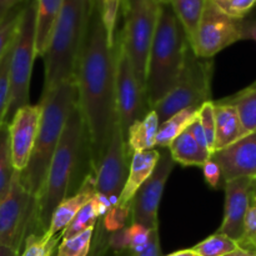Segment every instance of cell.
Returning a JSON list of instances; mask_svg holds the SVG:
<instances>
[{
  "label": "cell",
  "instance_id": "1",
  "mask_svg": "<svg viewBox=\"0 0 256 256\" xmlns=\"http://www.w3.org/2000/svg\"><path fill=\"white\" fill-rule=\"evenodd\" d=\"M115 48L108 45L99 0H90V12L78 60L75 82L78 105L89 142L90 164L98 169L116 122Z\"/></svg>",
  "mask_w": 256,
  "mask_h": 256
},
{
  "label": "cell",
  "instance_id": "2",
  "mask_svg": "<svg viewBox=\"0 0 256 256\" xmlns=\"http://www.w3.org/2000/svg\"><path fill=\"white\" fill-rule=\"evenodd\" d=\"M189 46L184 29L172 6L162 2L145 76L149 109H154L178 84Z\"/></svg>",
  "mask_w": 256,
  "mask_h": 256
},
{
  "label": "cell",
  "instance_id": "3",
  "mask_svg": "<svg viewBox=\"0 0 256 256\" xmlns=\"http://www.w3.org/2000/svg\"><path fill=\"white\" fill-rule=\"evenodd\" d=\"M76 102L78 88L75 79L62 82L52 92L42 94L39 132L29 162L24 172H20L22 185L35 202L44 186L50 162L59 145L70 112Z\"/></svg>",
  "mask_w": 256,
  "mask_h": 256
},
{
  "label": "cell",
  "instance_id": "4",
  "mask_svg": "<svg viewBox=\"0 0 256 256\" xmlns=\"http://www.w3.org/2000/svg\"><path fill=\"white\" fill-rule=\"evenodd\" d=\"M86 142L84 120L76 102L70 112L59 145L50 162L44 186L35 202L34 222L39 229V234L46 232L52 212L68 198Z\"/></svg>",
  "mask_w": 256,
  "mask_h": 256
},
{
  "label": "cell",
  "instance_id": "5",
  "mask_svg": "<svg viewBox=\"0 0 256 256\" xmlns=\"http://www.w3.org/2000/svg\"><path fill=\"white\" fill-rule=\"evenodd\" d=\"M90 0H64L44 55L45 82L42 94L75 79L80 49L86 29Z\"/></svg>",
  "mask_w": 256,
  "mask_h": 256
},
{
  "label": "cell",
  "instance_id": "6",
  "mask_svg": "<svg viewBox=\"0 0 256 256\" xmlns=\"http://www.w3.org/2000/svg\"><path fill=\"white\" fill-rule=\"evenodd\" d=\"M156 0H122L124 26L118 40L129 56L138 82L145 90L150 46L159 16Z\"/></svg>",
  "mask_w": 256,
  "mask_h": 256
},
{
  "label": "cell",
  "instance_id": "7",
  "mask_svg": "<svg viewBox=\"0 0 256 256\" xmlns=\"http://www.w3.org/2000/svg\"><path fill=\"white\" fill-rule=\"evenodd\" d=\"M36 4L28 0L22 9L19 29L12 45L10 62V94L5 122H9L20 108L29 104V86L32 64L36 56L35 48Z\"/></svg>",
  "mask_w": 256,
  "mask_h": 256
},
{
  "label": "cell",
  "instance_id": "8",
  "mask_svg": "<svg viewBox=\"0 0 256 256\" xmlns=\"http://www.w3.org/2000/svg\"><path fill=\"white\" fill-rule=\"evenodd\" d=\"M212 62L195 55L189 46L179 82L174 89L154 108L162 122L186 108H200L212 98Z\"/></svg>",
  "mask_w": 256,
  "mask_h": 256
},
{
  "label": "cell",
  "instance_id": "9",
  "mask_svg": "<svg viewBox=\"0 0 256 256\" xmlns=\"http://www.w3.org/2000/svg\"><path fill=\"white\" fill-rule=\"evenodd\" d=\"M35 200L20 180V172H14L8 194L0 200V245L22 252L28 229L34 222Z\"/></svg>",
  "mask_w": 256,
  "mask_h": 256
},
{
  "label": "cell",
  "instance_id": "10",
  "mask_svg": "<svg viewBox=\"0 0 256 256\" xmlns=\"http://www.w3.org/2000/svg\"><path fill=\"white\" fill-rule=\"evenodd\" d=\"M146 94L135 75L129 56L116 39L115 59V109L122 138L136 120L146 115Z\"/></svg>",
  "mask_w": 256,
  "mask_h": 256
},
{
  "label": "cell",
  "instance_id": "11",
  "mask_svg": "<svg viewBox=\"0 0 256 256\" xmlns=\"http://www.w3.org/2000/svg\"><path fill=\"white\" fill-rule=\"evenodd\" d=\"M242 22L225 14L214 0H208L192 52L198 58L212 59L225 48L244 39Z\"/></svg>",
  "mask_w": 256,
  "mask_h": 256
},
{
  "label": "cell",
  "instance_id": "12",
  "mask_svg": "<svg viewBox=\"0 0 256 256\" xmlns=\"http://www.w3.org/2000/svg\"><path fill=\"white\" fill-rule=\"evenodd\" d=\"M128 152L119 122H115L112 139L105 154L95 170L96 192L108 198L112 206L118 205L128 176Z\"/></svg>",
  "mask_w": 256,
  "mask_h": 256
},
{
  "label": "cell",
  "instance_id": "13",
  "mask_svg": "<svg viewBox=\"0 0 256 256\" xmlns=\"http://www.w3.org/2000/svg\"><path fill=\"white\" fill-rule=\"evenodd\" d=\"M174 160L169 152H160L159 160L149 179L140 186L132 202V222L148 229L158 226V212L162 202L165 184L174 168Z\"/></svg>",
  "mask_w": 256,
  "mask_h": 256
},
{
  "label": "cell",
  "instance_id": "14",
  "mask_svg": "<svg viewBox=\"0 0 256 256\" xmlns=\"http://www.w3.org/2000/svg\"><path fill=\"white\" fill-rule=\"evenodd\" d=\"M42 104L20 108L8 122L10 154L15 172H24L32 156L42 120Z\"/></svg>",
  "mask_w": 256,
  "mask_h": 256
},
{
  "label": "cell",
  "instance_id": "15",
  "mask_svg": "<svg viewBox=\"0 0 256 256\" xmlns=\"http://www.w3.org/2000/svg\"><path fill=\"white\" fill-rule=\"evenodd\" d=\"M252 178H239L225 182L224 220L218 232L236 242L242 239L245 219L252 206Z\"/></svg>",
  "mask_w": 256,
  "mask_h": 256
},
{
  "label": "cell",
  "instance_id": "16",
  "mask_svg": "<svg viewBox=\"0 0 256 256\" xmlns=\"http://www.w3.org/2000/svg\"><path fill=\"white\" fill-rule=\"evenodd\" d=\"M212 159L219 165L225 182L256 176V132L242 138L225 149L218 150Z\"/></svg>",
  "mask_w": 256,
  "mask_h": 256
},
{
  "label": "cell",
  "instance_id": "17",
  "mask_svg": "<svg viewBox=\"0 0 256 256\" xmlns=\"http://www.w3.org/2000/svg\"><path fill=\"white\" fill-rule=\"evenodd\" d=\"M96 195V182L95 174L89 172L80 184L79 189L72 196H68L60 202L54 210L46 232L49 236H55L64 232L65 228L70 224L75 215L89 200Z\"/></svg>",
  "mask_w": 256,
  "mask_h": 256
},
{
  "label": "cell",
  "instance_id": "18",
  "mask_svg": "<svg viewBox=\"0 0 256 256\" xmlns=\"http://www.w3.org/2000/svg\"><path fill=\"white\" fill-rule=\"evenodd\" d=\"M160 152L152 149L148 152H134L130 159L129 172H128L125 185L120 194L118 205H130L138 190L149 179L154 172L159 160Z\"/></svg>",
  "mask_w": 256,
  "mask_h": 256
},
{
  "label": "cell",
  "instance_id": "19",
  "mask_svg": "<svg viewBox=\"0 0 256 256\" xmlns=\"http://www.w3.org/2000/svg\"><path fill=\"white\" fill-rule=\"evenodd\" d=\"M215 116V152L225 149L232 142L245 136L239 114L234 105L214 102Z\"/></svg>",
  "mask_w": 256,
  "mask_h": 256
},
{
  "label": "cell",
  "instance_id": "20",
  "mask_svg": "<svg viewBox=\"0 0 256 256\" xmlns=\"http://www.w3.org/2000/svg\"><path fill=\"white\" fill-rule=\"evenodd\" d=\"M159 125V116L155 110H150L142 119L132 122L124 140L128 156H132L134 152L154 149L156 146V134Z\"/></svg>",
  "mask_w": 256,
  "mask_h": 256
},
{
  "label": "cell",
  "instance_id": "21",
  "mask_svg": "<svg viewBox=\"0 0 256 256\" xmlns=\"http://www.w3.org/2000/svg\"><path fill=\"white\" fill-rule=\"evenodd\" d=\"M64 0H35L36 24H35V48L36 55L44 58L52 36V28L62 10Z\"/></svg>",
  "mask_w": 256,
  "mask_h": 256
},
{
  "label": "cell",
  "instance_id": "22",
  "mask_svg": "<svg viewBox=\"0 0 256 256\" xmlns=\"http://www.w3.org/2000/svg\"><path fill=\"white\" fill-rule=\"evenodd\" d=\"M168 148L174 162H179L184 166H202L212 158V154L208 150L202 149L195 142L188 129L182 132Z\"/></svg>",
  "mask_w": 256,
  "mask_h": 256
},
{
  "label": "cell",
  "instance_id": "23",
  "mask_svg": "<svg viewBox=\"0 0 256 256\" xmlns=\"http://www.w3.org/2000/svg\"><path fill=\"white\" fill-rule=\"evenodd\" d=\"M208 0H166L176 15L186 35L190 48H194L198 29Z\"/></svg>",
  "mask_w": 256,
  "mask_h": 256
},
{
  "label": "cell",
  "instance_id": "24",
  "mask_svg": "<svg viewBox=\"0 0 256 256\" xmlns=\"http://www.w3.org/2000/svg\"><path fill=\"white\" fill-rule=\"evenodd\" d=\"M200 108L192 106L182 109L170 116L165 122H160L156 134V145L168 148L182 132H184L196 120Z\"/></svg>",
  "mask_w": 256,
  "mask_h": 256
},
{
  "label": "cell",
  "instance_id": "25",
  "mask_svg": "<svg viewBox=\"0 0 256 256\" xmlns=\"http://www.w3.org/2000/svg\"><path fill=\"white\" fill-rule=\"evenodd\" d=\"M222 102L236 108L245 136L256 132V88L248 86Z\"/></svg>",
  "mask_w": 256,
  "mask_h": 256
},
{
  "label": "cell",
  "instance_id": "26",
  "mask_svg": "<svg viewBox=\"0 0 256 256\" xmlns=\"http://www.w3.org/2000/svg\"><path fill=\"white\" fill-rule=\"evenodd\" d=\"M98 219H100V216L99 212H98L96 200H95L94 196L78 212L74 219L65 228L64 232H62V239H69V238L76 236V235L84 232L85 230L94 228Z\"/></svg>",
  "mask_w": 256,
  "mask_h": 256
},
{
  "label": "cell",
  "instance_id": "27",
  "mask_svg": "<svg viewBox=\"0 0 256 256\" xmlns=\"http://www.w3.org/2000/svg\"><path fill=\"white\" fill-rule=\"evenodd\" d=\"M14 172L10 154L9 128L8 122H2L0 126V200L9 192Z\"/></svg>",
  "mask_w": 256,
  "mask_h": 256
},
{
  "label": "cell",
  "instance_id": "28",
  "mask_svg": "<svg viewBox=\"0 0 256 256\" xmlns=\"http://www.w3.org/2000/svg\"><path fill=\"white\" fill-rule=\"evenodd\" d=\"M60 239L62 234L49 236L48 234L30 232L19 256H52L59 246Z\"/></svg>",
  "mask_w": 256,
  "mask_h": 256
},
{
  "label": "cell",
  "instance_id": "29",
  "mask_svg": "<svg viewBox=\"0 0 256 256\" xmlns=\"http://www.w3.org/2000/svg\"><path fill=\"white\" fill-rule=\"evenodd\" d=\"M238 248L239 245L235 240L230 239L226 235L216 232L205 239L204 242L195 245L192 250L200 256H224L236 250Z\"/></svg>",
  "mask_w": 256,
  "mask_h": 256
},
{
  "label": "cell",
  "instance_id": "30",
  "mask_svg": "<svg viewBox=\"0 0 256 256\" xmlns=\"http://www.w3.org/2000/svg\"><path fill=\"white\" fill-rule=\"evenodd\" d=\"M26 4V2H25ZM25 4L12 9L4 19L0 22V59L5 54L10 45L14 42L16 36L18 29H19L20 19H22V9Z\"/></svg>",
  "mask_w": 256,
  "mask_h": 256
},
{
  "label": "cell",
  "instance_id": "31",
  "mask_svg": "<svg viewBox=\"0 0 256 256\" xmlns=\"http://www.w3.org/2000/svg\"><path fill=\"white\" fill-rule=\"evenodd\" d=\"M94 228L85 230L76 236L62 239L58 246L56 256H88L92 245Z\"/></svg>",
  "mask_w": 256,
  "mask_h": 256
},
{
  "label": "cell",
  "instance_id": "32",
  "mask_svg": "<svg viewBox=\"0 0 256 256\" xmlns=\"http://www.w3.org/2000/svg\"><path fill=\"white\" fill-rule=\"evenodd\" d=\"M12 45H14V42L0 59V126L2 125V122H5L8 105H9L10 62H12Z\"/></svg>",
  "mask_w": 256,
  "mask_h": 256
},
{
  "label": "cell",
  "instance_id": "33",
  "mask_svg": "<svg viewBox=\"0 0 256 256\" xmlns=\"http://www.w3.org/2000/svg\"><path fill=\"white\" fill-rule=\"evenodd\" d=\"M198 119L202 124V130L206 136L208 146L212 155L215 152V116H214V102H204L200 106L199 112H198Z\"/></svg>",
  "mask_w": 256,
  "mask_h": 256
},
{
  "label": "cell",
  "instance_id": "34",
  "mask_svg": "<svg viewBox=\"0 0 256 256\" xmlns=\"http://www.w3.org/2000/svg\"><path fill=\"white\" fill-rule=\"evenodd\" d=\"M132 212V204L130 205H115L104 216V226L106 232H115L126 228L128 218Z\"/></svg>",
  "mask_w": 256,
  "mask_h": 256
},
{
  "label": "cell",
  "instance_id": "35",
  "mask_svg": "<svg viewBox=\"0 0 256 256\" xmlns=\"http://www.w3.org/2000/svg\"><path fill=\"white\" fill-rule=\"evenodd\" d=\"M150 230L152 229H148V228L140 224H135V222L126 228L128 250H130L132 254H139L145 249L149 242Z\"/></svg>",
  "mask_w": 256,
  "mask_h": 256
},
{
  "label": "cell",
  "instance_id": "36",
  "mask_svg": "<svg viewBox=\"0 0 256 256\" xmlns=\"http://www.w3.org/2000/svg\"><path fill=\"white\" fill-rule=\"evenodd\" d=\"M226 15L242 20L256 5V0H214Z\"/></svg>",
  "mask_w": 256,
  "mask_h": 256
},
{
  "label": "cell",
  "instance_id": "37",
  "mask_svg": "<svg viewBox=\"0 0 256 256\" xmlns=\"http://www.w3.org/2000/svg\"><path fill=\"white\" fill-rule=\"evenodd\" d=\"M239 248L256 252V206H250L245 219L242 239L238 242Z\"/></svg>",
  "mask_w": 256,
  "mask_h": 256
},
{
  "label": "cell",
  "instance_id": "38",
  "mask_svg": "<svg viewBox=\"0 0 256 256\" xmlns=\"http://www.w3.org/2000/svg\"><path fill=\"white\" fill-rule=\"evenodd\" d=\"M202 172H204V178H205V182L215 189L218 188L220 182V178H222V172H220V168L214 160L210 158L204 165H202Z\"/></svg>",
  "mask_w": 256,
  "mask_h": 256
},
{
  "label": "cell",
  "instance_id": "39",
  "mask_svg": "<svg viewBox=\"0 0 256 256\" xmlns=\"http://www.w3.org/2000/svg\"><path fill=\"white\" fill-rule=\"evenodd\" d=\"M132 256H162V249H160V240H159V230L156 228H152L150 230L149 242L145 246L142 252L139 254H132Z\"/></svg>",
  "mask_w": 256,
  "mask_h": 256
},
{
  "label": "cell",
  "instance_id": "40",
  "mask_svg": "<svg viewBox=\"0 0 256 256\" xmlns=\"http://www.w3.org/2000/svg\"><path fill=\"white\" fill-rule=\"evenodd\" d=\"M188 130H189L190 134L192 135V138L195 139V142H196L198 144H199L200 146L202 148V149H205V150H208V152H209V146H208L206 136H205V132H204V130H202V124H200V122H199V119H198V118H196V120H195V122H192V124L190 125L189 128H188ZM210 154H212V152H210Z\"/></svg>",
  "mask_w": 256,
  "mask_h": 256
},
{
  "label": "cell",
  "instance_id": "41",
  "mask_svg": "<svg viewBox=\"0 0 256 256\" xmlns=\"http://www.w3.org/2000/svg\"><path fill=\"white\" fill-rule=\"evenodd\" d=\"M28 0H0V22L15 8L25 4Z\"/></svg>",
  "mask_w": 256,
  "mask_h": 256
},
{
  "label": "cell",
  "instance_id": "42",
  "mask_svg": "<svg viewBox=\"0 0 256 256\" xmlns=\"http://www.w3.org/2000/svg\"><path fill=\"white\" fill-rule=\"evenodd\" d=\"M242 35H244V39L256 40V20L242 22Z\"/></svg>",
  "mask_w": 256,
  "mask_h": 256
},
{
  "label": "cell",
  "instance_id": "43",
  "mask_svg": "<svg viewBox=\"0 0 256 256\" xmlns=\"http://www.w3.org/2000/svg\"><path fill=\"white\" fill-rule=\"evenodd\" d=\"M224 256H256V252H252V250L242 249V248H238L236 250H234L232 252H229V254Z\"/></svg>",
  "mask_w": 256,
  "mask_h": 256
},
{
  "label": "cell",
  "instance_id": "44",
  "mask_svg": "<svg viewBox=\"0 0 256 256\" xmlns=\"http://www.w3.org/2000/svg\"><path fill=\"white\" fill-rule=\"evenodd\" d=\"M20 254L16 250L12 249L9 246H5V245H0V256H19Z\"/></svg>",
  "mask_w": 256,
  "mask_h": 256
},
{
  "label": "cell",
  "instance_id": "45",
  "mask_svg": "<svg viewBox=\"0 0 256 256\" xmlns=\"http://www.w3.org/2000/svg\"><path fill=\"white\" fill-rule=\"evenodd\" d=\"M168 256H200V255L196 254L192 249H186V250H180V252H172V254Z\"/></svg>",
  "mask_w": 256,
  "mask_h": 256
},
{
  "label": "cell",
  "instance_id": "46",
  "mask_svg": "<svg viewBox=\"0 0 256 256\" xmlns=\"http://www.w3.org/2000/svg\"><path fill=\"white\" fill-rule=\"evenodd\" d=\"M252 206H256V176L252 180Z\"/></svg>",
  "mask_w": 256,
  "mask_h": 256
},
{
  "label": "cell",
  "instance_id": "47",
  "mask_svg": "<svg viewBox=\"0 0 256 256\" xmlns=\"http://www.w3.org/2000/svg\"><path fill=\"white\" fill-rule=\"evenodd\" d=\"M158 2H160V4H162V2H166V0H156Z\"/></svg>",
  "mask_w": 256,
  "mask_h": 256
},
{
  "label": "cell",
  "instance_id": "48",
  "mask_svg": "<svg viewBox=\"0 0 256 256\" xmlns=\"http://www.w3.org/2000/svg\"><path fill=\"white\" fill-rule=\"evenodd\" d=\"M249 86H252V88H256V82H252V85H249Z\"/></svg>",
  "mask_w": 256,
  "mask_h": 256
},
{
  "label": "cell",
  "instance_id": "49",
  "mask_svg": "<svg viewBox=\"0 0 256 256\" xmlns=\"http://www.w3.org/2000/svg\"><path fill=\"white\" fill-rule=\"evenodd\" d=\"M255 42H256V40H255Z\"/></svg>",
  "mask_w": 256,
  "mask_h": 256
}]
</instances>
